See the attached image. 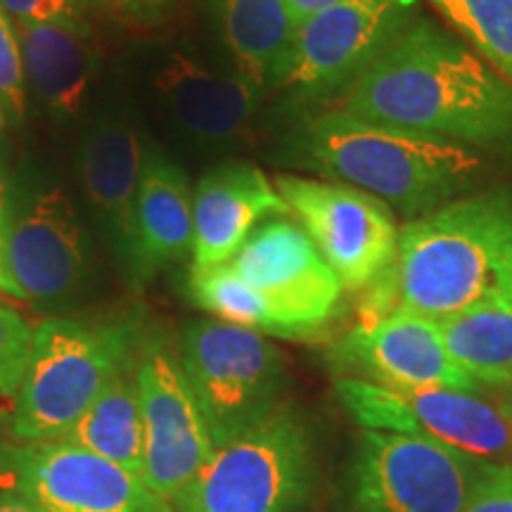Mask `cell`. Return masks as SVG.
Returning <instances> with one entry per match:
<instances>
[{"mask_svg": "<svg viewBox=\"0 0 512 512\" xmlns=\"http://www.w3.org/2000/svg\"><path fill=\"white\" fill-rule=\"evenodd\" d=\"M27 98V76L15 22L0 8V102L8 114L10 128H19L27 119Z\"/></svg>", "mask_w": 512, "mask_h": 512, "instance_id": "4316f807", "label": "cell"}, {"mask_svg": "<svg viewBox=\"0 0 512 512\" xmlns=\"http://www.w3.org/2000/svg\"><path fill=\"white\" fill-rule=\"evenodd\" d=\"M145 437V482L164 503L178 501L214 453L209 427L181 368L178 349L143 337L136 358Z\"/></svg>", "mask_w": 512, "mask_h": 512, "instance_id": "7c38bea8", "label": "cell"}, {"mask_svg": "<svg viewBox=\"0 0 512 512\" xmlns=\"http://www.w3.org/2000/svg\"><path fill=\"white\" fill-rule=\"evenodd\" d=\"M290 209L275 183L249 162L214 166L192 190V266H223L268 216H287Z\"/></svg>", "mask_w": 512, "mask_h": 512, "instance_id": "e0dca14e", "label": "cell"}, {"mask_svg": "<svg viewBox=\"0 0 512 512\" xmlns=\"http://www.w3.org/2000/svg\"><path fill=\"white\" fill-rule=\"evenodd\" d=\"M12 216V195H10V178L0 166V249H3L5 233H8Z\"/></svg>", "mask_w": 512, "mask_h": 512, "instance_id": "4dcf8cb0", "label": "cell"}, {"mask_svg": "<svg viewBox=\"0 0 512 512\" xmlns=\"http://www.w3.org/2000/svg\"><path fill=\"white\" fill-rule=\"evenodd\" d=\"M512 252V190L467 192L399 228L392 271L399 311L434 323L503 290Z\"/></svg>", "mask_w": 512, "mask_h": 512, "instance_id": "3957f363", "label": "cell"}, {"mask_svg": "<svg viewBox=\"0 0 512 512\" xmlns=\"http://www.w3.org/2000/svg\"><path fill=\"white\" fill-rule=\"evenodd\" d=\"M313 489V432L283 403L261 425L214 448L176 505L181 512H309Z\"/></svg>", "mask_w": 512, "mask_h": 512, "instance_id": "5b68a950", "label": "cell"}, {"mask_svg": "<svg viewBox=\"0 0 512 512\" xmlns=\"http://www.w3.org/2000/svg\"><path fill=\"white\" fill-rule=\"evenodd\" d=\"M441 337L460 370L479 387L512 382V294L491 292L482 302L441 320Z\"/></svg>", "mask_w": 512, "mask_h": 512, "instance_id": "7402d4cb", "label": "cell"}, {"mask_svg": "<svg viewBox=\"0 0 512 512\" xmlns=\"http://www.w3.org/2000/svg\"><path fill=\"white\" fill-rule=\"evenodd\" d=\"M273 183L344 290L361 294L392 268L399 226L387 204L335 181L278 174Z\"/></svg>", "mask_w": 512, "mask_h": 512, "instance_id": "30bf717a", "label": "cell"}, {"mask_svg": "<svg viewBox=\"0 0 512 512\" xmlns=\"http://www.w3.org/2000/svg\"><path fill=\"white\" fill-rule=\"evenodd\" d=\"M297 147L328 181L368 192L406 221L472 192L484 169L475 150L373 124L342 107L306 121Z\"/></svg>", "mask_w": 512, "mask_h": 512, "instance_id": "7a4b0ae2", "label": "cell"}, {"mask_svg": "<svg viewBox=\"0 0 512 512\" xmlns=\"http://www.w3.org/2000/svg\"><path fill=\"white\" fill-rule=\"evenodd\" d=\"M226 266L266 304L275 337H316L342 302L344 287L335 271L287 216L261 223Z\"/></svg>", "mask_w": 512, "mask_h": 512, "instance_id": "8fae6325", "label": "cell"}, {"mask_svg": "<svg viewBox=\"0 0 512 512\" xmlns=\"http://www.w3.org/2000/svg\"><path fill=\"white\" fill-rule=\"evenodd\" d=\"M152 91L178 131L200 145H226L245 136L264 88L247 76L219 72L183 50H164Z\"/></svg>", "mask_w": 512, "mask_h": 512, "instance_id": "2e32d148", "label": "cell"}, {"mask_svg": "<svg viewBox=\"0 0 512 512\" xmlns=\"http://www.w3.org/2000/svg\"><path fill=\"white\" fill-rule=\"evenodd\" d=\"M494 399L498 403V408L503 411L505 420H508L510 427H512V382L505 384V387H501V389H496Z\"/></svg>", "mask_w": 512, "mask_h": 512, "instance_id": "836d02e7", "label": "cell"}, {"mask_svg": "<svg viewBox=\"0 0 512 512\" xmlns=\"http://www.w3.org/2000/svg\"><path fill=\"white\" fill-rule=\"evenodd\" d=\"M496 463L427 437L363 430L344 482V512H465Z\"/></svg>", "mask_w": 512, "mask_h": 512, "instance_id": "52a82bcc", "label": "cell"}, {"mask_svg": "<svg viewBox=\"0 0 512 512\" xmlns=\"http://www.w3.org/2000/svg\"><path fill=\"white\" fill-rule=\"evenodd\" d=\"M235 72L278 88L290 64L297 19L287 0H211Z\"/></svg>", "mask_w": 512, "mask_h": 512, "instance_id": "44dd1931", "label": "cell"}, {"mask_svg": "<svg viewBox=\"0 0 512 512\" xmlns=\"http://www.w3.org/2000/svg\"><path fill=\"white\" fill-rule=\"evenodd\" d=\"M145 150L138 128L112 112L100 114L88 126L79 150L83 195L126 268L131 261L133 209Z\"/></svg>", "mask_w": 512, "mask_h": 512, "instance_id": "ac0fdd59", "label": "cell"}, {"mask_svg": "<svg viewBox=\"0 0 512 512\" xmlns=\"http://www.w3.org/2000/svg\"><path fill=\"white\" fill-rule=\"evenodd\" d=\"M192 190L188 174L162 150H145L140 171L128 275L150 283L164 268L192 256Z\"/></svg>", "mask_w": 512, "mask_h": 512, "instance_id": "d6986e66", "label": "cell"}, {"mask_svg": "<svg viewBox=\"0 0 512 512\" xmlns=\"http://www.w3.org/2000/svg\"><path fill=\"white\" fill-rule=\"evenodd\" d=\"M95 0H0L15 24H91Z\"/></svg>", "mask_w": 512, "mask_h": 512, "instance_id": "83f0119b", "label": "cell"}, {"mask_svg": "<svg viewBox=\"0 0 512 512\" xmlns=\"http://www.w3.org/2000/svg\"><path fill=\"white\" fill-rule=\"evenodd\" d=\"M136 318H48L34 328L29 363L12 408L19 444L64 439L121 370L136 361Z\"/></svg>", "mask_w": 512, "mask_h": 512, "instance_id": "277c9868", "label": "cell"}, {"mask_svg": "<svg viewBox=\"0 0 512 512\" xmlns=\"http://www.w3.org/2000/svg\"><path fill=\"white\" fill-rule=\"evenodd\" d=\"M178 358L214 448L261 425L285 403V356L261 332L216 318L192 320Z\"/></svg>", "mask_w": 512, "mask_h": 512, "instance_id": "8992f818", "label": "cell"}, {"mask_svg": "<svg viewBox=\"0 0 512 512\" xmlns=\"http://www.w3.org/2000/svg\"><path fill=\"white\" fill-rule=\"evenodd\" d=\"M501 287L505 292L512 294V252L508 256V261H505L503 266V275H501Z\"/></svg>", "mask_w": 512, "mask_h": 512, "instance_id": "e575fe53", "label": "cell"}, {"mask_svg": "<svg viewBox=\"0 0 512 512\" xmlns=\"http://www.w3.org/2000/svg\"><path fill=\"white\" fill-rule=\"evenodd\" d=\"M0 512H36L31 505L24 501L10 486H0Z\"/></svg>", "mask_w": 512, "mask_h": 512, "instance_id": "d6a6232c", "label": "cell"}, {"mask_svg": "<svg viewBox=\"0 0 512 512\" xmlns=\"http://www.w3.org/2000/svg\"><path fill=\"white\" fill-rule=\"evenodd\" d=\"M5 128H10V124H8V114H5L3 102H0V136L5 133Z\"/></svg>", "mask_w": 512, "mask_h": 512, "instance_id": "d590c367", "label": "cell"}, {"mask_svg": "<svg viewBox=\"0 0 512 512\" xmlns=\"http://www.w3.org/2000/svg\"><path fill=\"white\" fill-rule=\"evenodd\" d=\"M0 460L36 512H166L143 477L69 439L5 446Z\"/></svg>", "mask_w": 512, "mask_h": 512, "instance_id": "5bb4252c", "label": "cell"}, {"mask_svg": "<svg viewBox=\"0 0 512 512\" xmlns=\"http://www.w3.org/2000/svg\"><path fill=\"white\" fill-rule=\"evenodd\" d=\"M339 3V0H287V5H290L294 19L299 22H304V19H309L311 15H316V12L330 8V5Z\"/></svg>", "mask_w": 512, "mask_h": 512, "instance_id": "1f68e13d", "label": "cell"}, {"mask_svg": "<svg viewBox=\"0 0 512 512\" xmlns=\"http://www.w3.org/2000/svg\"><path fill=\"white\" fill-rule=\"evenodd\" d=\"M335 389L363 430L427 437L489 463H512V427L496 399L460 389H389L356 377H339Z\"/></svg>", "mask_w": 512, "mask_h": 512, "instance_id": "9c48e42d", "label": "cell"}, {"mask_svg": "<svg viewBox=\"0 0 512 512\" xmlns=\"http://www.w3.org/2000/svg\"><path fill=\"white\" fill-rule=\"evenodd\" d=\"M138 358V356H136ZM64 439L145 479V437L136 361L107 384L91 408Z\"/></svg>", "mask_w": 512, "mask_h": 512, "instance_id": "603a6c76", "label": "cell"}, {"mask_svg": "<svg viewBox=\"0 0 512 512\" xmlns=\"http://www.w3.org/2000/svg\"><path fill=\"white\" fill-rule=\"evenodd\" d=\"M188 294L192 304L200 306L216 320H226L240 328L275 337V325L266 304L226 264L214 268H190Z\"/></svg>", "mask_w": 512, "mask_h": 512, "instance_id": "d4e9b609", "label": "cell"}, {"mask_svg": "<svg viewBox=\"0 0 512 512\" xmlns=\"http://www.w3.org/2000/svg\"><path fill=\"white\" fill-rule=\"evenodd\" d=\"M339 377L389 389H460L482 392L448 354L439 323L396 311L375 325H354L330 351Z\"/></svg>", "mask_w": 512, "mask_h": 512, "instance_id": "9a60e30c", "label": "cell"}, {"mask_svg": "<svg viewBox=\"0 0 512 512\" xmlns=\"http://www.w3.org/2000/svg\"><path fill=\"white\" fill-rule=\"evenodd\" d=\"M107 3L133 22H155L178 8L183 0H107Z\"/></svg>", "mask_w": 512, "mask_h": 512, "instance_id": "f546056e", "label": "cell"}, {"mask_svg": "<svg viewBox=\"0 0 512 512\" xmlns=\"http://www.w3.org/2000/svg\"><path fill=\"white\" fill-rule=\"evenodd\" d=\"M467 48L512 83V0H427Z\"/></svg>", "mask_w": 512, "mask_h": 512, "instance_id": "cb8c5ba5", "label": "cell"}, {"mask_svg": "<svg viewBox=\"0 0 512 512\" xmlns=\"http://www.w3.org/2000/svg\"><path fill=\"white\" fill-rule=\"evenodd\" d=\"M339 107L373 124L512 157V83L427 17L411 22Z\"/></svg>", "mask_w": 512, "mask_h": 512, "instance_id": "6da1fadb", "label": "cell"}, {"mask_svg": "<svg viewBox=\"0 0 512 512\" xmlns=\"http://www.w3.org/2000/svg\"><path fill=\"white\" fill-rule=\"evenodd\" d=\"M465 512H512V463L494 465Z\"/></svg>", "mask_w": 512, "mask_h": 512, "instance_id": "f1b7e54d", "label": "cell"}, {"mask_svg": "<svg viewBox=\"0 0 512 512\" xmlns=\"http://www.w3.org/2000/svg\"><path fill=\"white\" fill-rule=\"evenodd\" d=\"M27 91L50 119L81 114L100 69L91 24H15Z\"/></svg>", "mask_w": 512, "mask_h": 512, "instance_id": "ffe728a7", "label": "cell"}, {"mask_svg": "<svg viewBox=\"0 0 512 512\" xmlns=\"http://www.w3.org/2000/svg\"><path fill=\"white\" fill-rule=\"evenodd\" d=\"M86 233L72 200L50 185L12 204L0 249V294L19 302L55 306L72 299L86 283Z\"/></svg>", "mask_w": 512, "mask_h": 512, "instance_id": "4fadbf2b", "label": "cell"}, {"mask_svg": "<svg viewBox=\"0 0 512 512\" xmlns=\"http://www.w3.org/2000/svg\"><path fill=\"white\" fill-rule=\"evenodd\" d=\"M418 19V0H339L299 22L278 88L297 105L342 98Z\"/></svg>", "mask_w": 512, "mask_h": 512, "instance_id": "ba28073f", "label": "cell"}, {"mask_svg": "<svg viewBox=\"0 0 512 512\" xmlns=\"http://www.w3.org/2000/svg\"><path fill=\"white\" fill-rule=\"evenodd\" d=\"M34 328L15 309L0 304V403L15 406L19 384L29 363Z\"/></svg>", "mask_w": 512, "mask_h": 512, "instance_id": "484cf974", "label": "cell"}]
</instances>
